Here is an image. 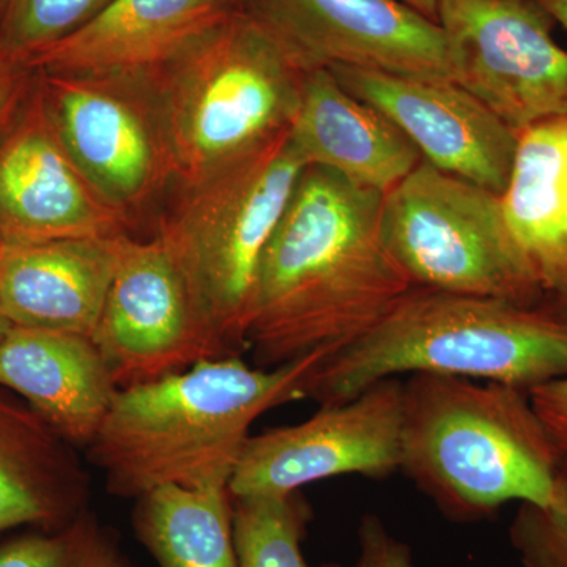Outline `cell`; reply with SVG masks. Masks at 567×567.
Here are the masks:
<instances>
[{"mask_svg": "<svg viewBox=\"0 0 567 567\" xmlns=\"http://www.w3.org/2000/svg\"><path fill=\"white\" fill-rule=\"evenodd\" d=\"M383 194L308 166L265 249L248 349L259 368L346 349L394 308L412 282L380 235Z\"/></svg>", "mask_w": 567, "mask_h": 567, "instance_id": "obj_1", "label": "cell"}, {"mask_svg": "<svg viewBox=\"0 0 567 567\" xmlns=\"http://www.w3.org/2000/svg\"><path fill=\"white\" fill-rule=\"evenodd\" d=\"M315 352L278 368H252L241 357L203 360L181 374L122 388L91 445L89 461L122 498L164 486L227 487L254 421L308 398Z\"/></svg>", "mask_w": 567, "mask_h": 567, "instance_id": "obj_2", "label": "cell"}, {"mask_svg": "<svg viewBox=\"0 0 567 567\" xmlns=\"http://www.w3.org/2000/svg\"><path fill=\"white\" fill-rule=\"evenodd\" d=\"M402 374L464 377L524 391L567 375V300L412 287L372 330L328 357L308 398L339 404Z\"/></svg>", "mask_w": 567, "mask_h": 567, "instance_id": "obj_3", "label": "cell"}, {"mask_svg": "<svg viewBox=\"0 0 567 567\" xmlns=\"http://www.w3.org/2000/svg\"><path fill=\"white\" fill-rule=\"evenodd\" d=\"M563 458L528 391L453 375L402 382L401 472L451 520L548 505Z\"/></svg>", "mask_w": 567, "mask_h": 567, "instance_id": "obj_4", "label": "cell"}, {"mask_svg": "<svg viewBox=\"0 0 567 567\" xmlns=\"http://www.w3.org/2000/svg\"><path fill=\"white\" fill-rule=\"evenodd\" d=\"M305 76L279 41L240 9L142 78L174 181L181 186L199 182L290 130Z\"/></svg>", "mask_w": 567, "mask_h": 567, "instance_id": "obj_5", "label": "cell"}, {"mask_svg": "<svg viewBox=\"0 0 567 567\" xmlns=\"http://www.w3.org/2000/svg\"><path fill=\"white\" fill-rule=\"evenodd\" d=\"M306 167L287 130L182 186L178 203L159 224L156 238L227 357L249 350L260 262Z\"/></svg>", "mask_w": 567, "mask_h": 567, "instance_id": "obj_6", "label": "cell"}, {"mask_svg": "<svg viewBox=\"0 0 567 567\" xmlns=\"http://www.w3.org/2000/svg\"><path fill=\"white\" fill-rule=\"evenodd\" d=\"M380 235L413 287L516 301L546 295L511 237L502 196L424 159L383 194Z\"/></svg>", "mask_w": 567, "mask_h": 567, "instance_id": "obj_7", "label": "cell"}, {"mask_svg": "<svg viewBox=\"0 0 567 567\" xmlns=\"http://www.w3.org/2000/svg\"><path fill=\"white\" fill-rule=\"evenodd\" d=\"M456 84L524 132L567 115V50L536 0H439Z\"/></svg>", "mask_w": 567, "mask_h": 567, "instance_id": "obj_8", "label": "cell"}, {"mask_svg": "<svg viewBox=\"0 0 567 567\" xmlns=\"http://www.w3.org/2000/svg\"><path fill=\"white\" fill-rule=\"evenodd\" d=\"M35 81L48 121L71 162L104 203L133 223L134 213L174 181L144 84L41 71Z\"/></svg>", "mask_w": 567, "mask_h": 567, "instance_id": "obj_9", "label": "cell"}, {"mask_svg": "<svg viewBox=\"0 0 567 567\" xmlns=\"http://www.w3.org/2000/svg\"><path fill=\"white\" fill-rule=\"evenodd\" d=\"M401 431L402 380H382L303 423L249 436L230 495H289L344 475L386 480L401 472Z\"/></svg>", "mask_w": 567, "mask_h": 567, "instance_id": "obj_10", "label": "cell"}, {"mask_svg": "<svg viewBox=\"0 0 567 567\" xmlns=\"http://www.w3.org/2000/svg\"><path fill=\"white\" fill-rule=\"evenodd\" d=\"M305 73L334 66L453 81L445 33L404 0H248Z\"/></svg>", "mask_w": 567, "mask_h": 567, "instance_id": "obj_11", "label": "cell"}, {"mask_svg": "<svg viewBox=\"0 0 567 567\" xmlns=\"http://www.w3.org/2000/svg\"><path fill=\"white\" fill-rule=\"evenodd\" d=\"M92 339L121 390L227 357L197 311L173 256L156 237H122Z\"/></svg>", "mask_w": 567, "mask_h": 567, "instance_id": "obj_12", "label": "cell"}, {"mask_svg": "<svg viewBox=\"0 0 567 567\" xmlns=\"http://www.w3.org/2000/svg\"><path fill=\"white\" fill-rule=\"evenodd\" d=\"M130 221L85 181L62 147L37 81L0 137V238L6 246L128 235Z\"/></svg>", "mask_w": 567, "mask_h": 567, "instance_id": "obj_13", "label": "cell"}, {"mask_svg": "<svg viewBox=\"0 0 567 567\" xmlns=\"http://www.w3.org/2000/svg\"><path fill=\"white\" fill-rule=\"evenodd\" d=\"M330 71L346 91L386 115L424 162L499 196L505 192L517 133L456 82L350 66Z\"/></svg>", "mask_w": 567, "mask_h": 567, "instance_id": "obj_14", "label": "cell"}, {"mask_svg": "<svg viewBox=\"0 0 567 567\" xmlns=\"http://www.w3.org/2000/svg\"><path fill=\"white\" fill-rule=\"evenodd\" d=\"M207 0H111L80 29L28 62L41 73L142 80L227 13Z\"/></svg>", "mask_w": 567, "mask_h": 567, "instance_id": "obj_15", "label": "cell"}, {"mask_svg": "<svg viewBox=\"0 0 567 567\" xmlns=\"http://www.w3.org/2000/svg\"><path fill=\"white\" fill-rule=\"evenodd\" d=\"M0 388L21 395L55 434L84 450L121 390L89 336L14 324L0 341Z\"/></svg>", "mask_w": 567, "mask_h": 567, "instance_id": "obj_16", "label": "cell"}, {"mask_svg": "<svg viewBox=\"0 0 567 567\" xmlns=\"http://www.w3.org/2000/svg\"><path fill=\"white\" fill-rule=\"evenodd\" d=\"M122 237L6 246L0 257L3 315L14 327L93 338L117 268Z\"/></svg>", "mask_w": 567, "mask_h": 567, "instance_id": "obj_17", "label": "cell"}, {"mask_svg": "<svg viewBox=\"0 0 567 567\" xmlns=\"http://www.w3.org/2000/svg\"><path fill=\"white\" fill-rule=\"evenodd\" d=\"M290 137L308 166L382 194L423 162L386 115L346 91L330 70L306 73Z\"/></svg>", "mask_w": 567, "mask_h": 567, "instance_id": "obj_18", "label": "cell"}, {"mask_svg": "<svg viewBox=\"0 0 567 567\" xmlns=\"http://www.w3.org/2000/svg\"><path fill=\"white\" fill-rule=\"evenodd\" d=\"M89 483L73 446L0 388V533L69 527L89 511Z\"/></svg>", "mask_w": 567, "mask_h": 567, "instance_id": "obj_19", "label": "cell"}, {"mask_svg": "<svg viewBox=\"0 0 567 567\" xmlns=\"http://www.w3.org/2000/svg\"><path fill=\"white\" fill-rule=\"evenodd\" d=\"M502 204L539 289L567 300V115L517 133Z\"/></svg>", "mask_w": 567, "mask_h": 567, "instance_id": "obj_20", "label": "cell"}, {"mask_svg": "<svg viewBox=\"0 0 567 567\" xmlns=\"http://www.w3.org/2000/svg\"><path fill=\"white\" fill-rule=\"evenodd\" d=\"M133 527L159 567H237L227 487L155 488L136 499Z\"/></svg>", "mask_w": 567, "mask_h": 567, "instance_id": "obj_21", "label": "cell"}, {"mask_svg": "<svg viewBox=\"0 0 567 567\" xmlns=\"http://www.w3.org/2000/svg\"><path fill=\"white\" fill-rule=\"evenodd\" d=\"M233 503L237 567H309L301 544L312 509L301 492L237 496Z\"/></svg>", "mask_w": 567, "mask_h": 567, "instance_id": "obj_22", "label": "cell"}, {"mask_svg": "<svg viewBox=\"0 0 567 567\" xmlns=\"http://www.w3.org/2000/svg\"><path fill=\"white\" fill-rule=\"evenodd\" d=\"M117 540L91 513L59 529L0 544V567H128Z\"/></svg>", "mask_w": 567, "mask_h": 567, "instance_id": "obj_23", "label": "cell"}, {"mask_svg": "<svg viewBox=\"0 0 567 567\" xmlns=\"http://www.w3.org/2000/svg\"><path fill=\"white\" fill-rule=\"evenodd\" d=\"M111 0H0V54L28 65L33 55L92 20Z\"/></svg>", "mask_w": 567, "mask_h": 567, "instance_id": "obj_24", "label": "cell"}, {"mask_svg": "<svg viewBox=\"0 0 567 567\" xmlns=\"http://www.w3.org/2000/svg\"><path fill=\"white\" fill-rule=\"evenodd\" d=\"M509 537L524 567H567V457L548 505L518 506Z\"/></svg>", "mask_w": 567, "mask_h": 567, "instance_id": "obj_25", "label": "cell"}, {"mask_svg": "<svg viewBox=\"0 0 567 567\" xmlns=\"http://www.w3.org/2000/svg\"><path fill=\"white\" fill-rule=\"evenodd\" d=\"M358 544L360 555L352 567H415L410 547L391 535L380 517L372 514L361 518ZM322 567L346 566L330 563Z\"/></svg>", "mask_w": 567, "mask_h": 567, "instance_id": "obj_26", "label": "cell"}, {"mask_svg": "<svg viewBox=\"0 0 567 567\" xmlns=\"http://www.w3.org/2000/svg\"><path fill=\"white\" fill-rule=\"evenodd\" d=\"M35 71L0 54V137L13 125L31 95Z\"/></svg>", "mask_w": 567, "mask_h": 567, "instance_id": "obj_27", "label": "cell"}, {"mask_svg": "<svg viewBox=\"0 0 567 567\" xmlns=\"http://www.w3.org/2000/svg\"><path fill=\"white\" fill-rule=\"evenodd\" d=\"M536 415L567 457V375L529 391Z\"/></svg>", "mask_w": 567, "mask_h": 567, "instance_id": "obj_28", "label": "cell"}, {"mask_svg": "<svg viewBox=\"0 0 567 567\" xmlns=\"http://www.w3.org/2000/svg\"><path fill=\"white\" fill-rule=\"evenodd\" d=\"M536 2L567 31V0H536Z\"/></svg>", "mask_w": 567, "mask_h": 567, "instance_id": "obj_29", "label": "cell"}, {"mask_svg": "<svg viewBox=\"0 0 567 567\" xmlns=\"http://www.w3.org/2000/svg\"><path fill=\"white\" fill-rule=\"evenodd\" d=\"M404 2L423 13L424 17L439 22V0H404Z\"/></svg>", "mask_w": 567, "mask_h": 567, "instance_id": "obj_30", "label": "cell"}, {"mask_svg": "<svg viewBox=\"0 0 567 567\" xmlns=\"http://www.w3.org/2000/svg\"><path fill=\"white\" fill-rule=\"evenodd\" d=\"M207 2H210L213 6L219 7V9L224 10H240L245 9L248 0H207Z\"/></svg>", "mask_w": 567, "mask_h": 567, "instance_id": "obj_31", "label": "cell"}, {"mask_svg": "<svg viewBox=\"0 0 567 567\" xmlns=\"http://www.w3.org/2000/svg\"><path fill=\"white\" fill-rule=\"evenodd\" d=\"M11 327H13V323L10 322L9 317L3 315L2 308H0V341H2L3 336L9 333Z\"/></svg>", "mask_w": 567, "mask_h": 567, "instance_id": "obj_32", "label": "cell"}, {"mask_svg": "<svg viewBox=\"0 0 567 567\" xmlns=\"http://www.w3.org/2000/svg\"><path fill=\"white\" fill-rule=\"evenodd\" d=\"M3 248H6V245H3L2 238H0V257H2Z\"/></svg>", "mask_w": 567, "mask_h": 567, "instance_id": "obj_33", "label": "cell"}, {"mask_svg": "<svg viewBox=\"0 0 567 567\" xmlns=\"http://www.w3.org/2000/svg\"><path fill=\"white\" fill-rule=\"evenodd\" d=\"M128 567H134L133 565H130Z\"/></svg>", "mask_w": 567, "mask_h": 567, "instance_id": "obj_34", "label": "cell"}]
</instances>
